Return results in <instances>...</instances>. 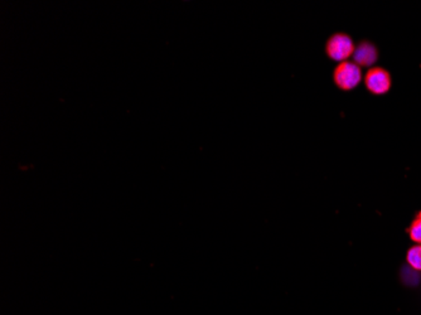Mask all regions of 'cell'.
<instances>
[{"label":"cell","instance_id":"obj_5","mask_svg":"<svg viewBox=\"0 0 421 315\" xmlns=\"http://www.w3.org/2000/svg\"><path fill=\"white\" fill-rule=\"evenodd\" d=\"M407 262L411 269L421 271V245H416L409 250Z\"/></svg>","mask_w":421,"mask_h":315},{"label":"cell","instance_id":"obj_6","mask_svg":"<svg viewBox=\"0 0 421 315\" xmlns=\"http://www.w3.org/2000/svg\"><path fill=\"white\" fill-rule=\"evenodd\" d=\"M410 237L415 241L418 245H421V213L418 215V218L413 221L410 229Z\"/></svg>","mask_w":421,"mask_h":315},{"label":"cell","instance_id":"obj_1","mask_svg":"<svg viewBox=\"0 0 421 315\" xmlns=\"http://www.w3.org/2000/svg\"><path fill=\"white\" fill-rule=\"evenodd\" d=\"M362 78L360 66L354 62H343L338 66L334 73L337 85L343 90H351L359 85Z\"/></svg>","mask_w":421,"mask_h":315},{"label":"cell","instance_id":"obj_2","mask_svg":"<svg viewBox=\"0 0 421 315\" xmlns=\"http://www.w3.org/2000/svg\"><path fill=\"white\" fill-rule=\"evenodd\" d=\"M327 51L332 60L338 62L345 61L354 52L352 39L345 34H336L328 42Z\"/></svg>","mask_w":421,"mask_h":315},{"label":"cell","instance_id":"obj_3","mask_svg":"<svg viewBox=\"0 0 421 315\" xmlns=\"http://www.w3.org/2000/svg\"><path fill=\"white\" fill-rule=\"evenodd\" d=\"M366 86L371 93L383 95L390 90V75L383 69H372L366 76Z\"/></svg>","mask_w":421,"mask_h":315},{"label":"cell","instance_id":"obj_4","mask_svg":"<svg viewBox=\"0 0 421 315\" xmlns=\"http://www.w3.org/2000/svg\"><path fill=\"white\" fill-rule=\"evenodd\" d=\"M353 60L356 65L361 66H371L377 60V52L375 47L369 43H362L353 52Z\"/></svg>","mask_w":421,"mask_h":315}]
</instances>
